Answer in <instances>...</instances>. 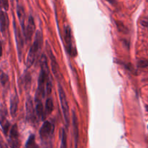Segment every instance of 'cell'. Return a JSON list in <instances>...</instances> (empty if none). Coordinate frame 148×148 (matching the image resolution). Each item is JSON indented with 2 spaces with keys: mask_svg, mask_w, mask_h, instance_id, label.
I'll return each mask as SVG.
<instances>
[{
  "mask_svg": "<svg viewBox=\"0 0 148 148\" xmlns=\"http://www.w3.org/2000/svg\"><path fill=\"white\" fill-rule=\"evenodd\" d=\"M14 31H15V42L17 45V49H18V58H19L20 61L21 60L23 54V39L22 34H21V30L19 29L15 22L14 21Z\"/></svg>",
  "mask_w": 148,
  "mask_h": 148,
  "instance_id": "obj_5",
  "label": "cell"
},
{
  "mask_svg": "<svg viewBox=\"0 0 148 148\" xmlns=\"http://www.w3.org/2000/svg\"><path fill=\"white\" fill-rule=\"evenodd\" d=\"M0 126L3 130L4 134L5 135H8L10 123L8 121V118H7L6 111L4 110H0Z\"/></svg>",
  "mask_w": 148,
  "mask_h": 148,
  "instance_id": "obj_9",
  "label": "cell"
},
{
  "mask_svg": "<svg viewBox=\"0 0 148 148\" xmlns=\"http://www.w3.org/2000/svg\"><path fill=\"white\" fill-rule=\"evenodd\" d=\"M58 92H59L60 100L61 107H62V113H63L65 121L67 125L69 124V106H68V100H67L66 95H65V92H64L63 88L62 87L60 84L58 86Z\"/></svg>",
  "mask_w": 148,
  "mask_h": 148,
  "instance_id": "obj_2",
  "label": "cell"
},
{
  "mask_svg": "<svg viewBox=\"0 0 148 148\" xmlns=\"http://www.w3.org/2000/svg\"><path fill=\"white\" fill-rule=\"evenodd\" d=\"M0 148H9L8 147V145L5 142V141L3 140L2 137L0 135Z\"/></svg>",
  "mask_w": 148,
  "mask_h": 148,
  "instance_id": "obj_23",
  "label": "cell"
},
{
  "mask_svg": "<svg viewBox=\"0 0 148 148\" xmlns=\"http://www.w3.org/2000/svg\"><path fill=\"white\" fill-rule=\"evenodd\" d=\"M117 25H118V27H119V29L121 31H122V32H125V31H123V29L126 31V27L123 26V24H122L121 23H117Z\"/></svg>",
  "mask_w": 148,
  "mask_h": 148,
  "instance_id": "obj_24",
  "label": "cell"
},
{
  "mask_svg": "<svg viewBox=\"0 0 148 148\" xmlns=\"http://www.w3.org/2000/svg\"><path fill=\"white\" fill-rule=\"evenodd\" d=\"M73 119V134H74V140H75V147L76 148L78 147L79 139V122H78L77 116L76 113L73 111L72 115Z\"/></svg>",
  "mask_w": 148,
  "mask_h": 148,
  "instance_id": "obj_10",
  "label": "cell"
},
{
  "mask_svg": "<svg viewBox=\"0 0 148 148\" xmlns=\"http://www.w3.org/2000/svg\"><path fill=\"white\" fill-rule=\"evenodd\" d=\"M25 148H39L36 142V138L34 134H31L27 140L25 144Z\"/></svg>",
  "mask_w": 148,
  "mask_h": 148,
  "instance_id": "obj_15",
  "label": "cell"
},
{
  "mask_svg": "<svg viewBox=\"0 0 148 148\" xmlns=\"http://www.w3.org/2000/svg\"><path fill=\"white\" fill-rule=\"evenodd\" d=\"M0 9L5 10V11L9 9V2L8 0H0Z\"/></svg>",
  "mask_w": 148,
  "mask_h": 148,
  "instance_id": "obj_21",
  "label": "cell"
},
{
  "mask_svg": "<svg viewBox=\"0 0 148 148\" xmlns=\"http://www.w3.org/2000/svg\"><path fill=\"white\" fill-rule=\"evenodd\" d=\"M42 42H43V36H42V32L39 31H37L35 36V39H34V44H33V45L30 48L28 56H27L26 67L28 68L32 66L33 64L34 63L37 52L42 47Z\"/></svg>",
  "mask_w": 148,
  "mask_h": 148,
  "instance_id": "obj_1",
  "label": "cell"
},
{
  "mask_svg": "<svg viewBox=\"0 0 148 148\" xmlns=\"http://www.w3.org/2000/svg\"><path fill=\"white\" fill-rule=\"evenodd\" d=\"M45 108H46V112L47 113L49 114L52 112L54 108V105L53 102H52V99L51 98H48L46 101V104H45Z\"/></svg>",
  "mask_w": 148,
  "mask_h": 148,
  "instance_id": "obj_18",
  "label": "cell"
},
{
  "mask_svg": "<svg viewBox=\"0 0 148 148\" xmlns=\"http://www.w3.org/2000/svg\"><path fill=\"white\" fill-rule=\"evenodd\" d=\"M9 25V18L8 15L5 11L0 10V30L5 34Z\"/></svg>",
  "mask_w": 148,
  "mask_h": 148,
  "instance_id": "obj_12",
  "label": "cell"
},
{
  "mask_svg": "<svg viewBox=\"0 0 148 148\" xmlns=\"http://www.w3.org/2000/svg\"><path fill=\"white\" fill-rule=\"evenodd\" d=\"M141 25L145 27H148V18L144 19L141 21Z\"/></svg>",
  "mask_w": 148,
  "mask_h": 148,
  "instance_id": "obj_25",
  "label": "cell"
},
{
  "mask_svg": "<svg viewBox=\"0 0 148 148\" xmlns=\"http://www.w3.org/2000/svg\"><path fill=\"white\" fill-rule=\"evenodd\" d=\"M65 41L68 47V52L72 57L76 55V50L73 47L72 43V35H71V29L70 26H66L65 28Z\"/></svg>",
  "mask_w": 148,
  "mask_h": 148,
  "instance_id": "obj_6",
  "label": "cell"
},
{
  "mask_svg": "<svg viewBox=\"0 0 148 148\" xmlns=\"http://www.w3.org/2000/svg\"><path fill=\"white\" fill-rule=\"evenodd\" d=\"M8 143L11 148H20L21 147L19 133H18V129L16 124H14L10 131Z\"/></svg>",
  "mask_w": 148,
  "mask_h": 148,
  "instance_id": "obj_3",
  "label": "cell"
},
{
  "mask_svg": "<svg viewBox=\"0 0 148 148\" xmlns=\"http://www.w3.org/2000/svg\"><path fill=\"white\" fill-rule=\"evenodd\" d=\"M36 112L37 116L42 119H45V112H44V107L42 102H37L36 107Z\"/></svg>",
  "mask_w": 148,
  "mask_h": 148,
  "instance_id": "obj_16",
  "label": "cell"
},
{
  "mask_svg": "<svg viewBox=\"0 0 148 148\" xmlns=\"http://www.w3.org/2000/svg\"><path fill=\"white\" fill-rule=\"evenodd\" d=\"M0 82L3 86H6L9 83V77L2 70H0Z\"/></svg>",
  "mask_w": 148,
  "mask_h": 148,
  "instance_id": "obj_17",
  "label": "cell"
},
{
  "mask_svg": "<svg viewBox=\"0 0 148 148\" xmlns=\"http://www.w3.org/2000/svg\"><path fill=\"white\" fill-rule=\"evenodd\" d=\"M17 13H18V19H19L20 23H21V25L22 27L23 31H24L25 30V10H24V8L22 6H20L18 5V8H17Z\"/></svg>",
  "mask_w": 148,
  "mask_h": 148,
  "instance_id": "obj_14",
  "label": "cell"
},
{
  "mask_svg": "<svg viewBox=\"0 0 148 148\" xmlns=\"http://www.w3.org/2000/svg\"><path fill=\"white\" fill-rule=\"evenodd\" d=\"M35 23H34V20L32 16H29L28 20V24H27L26 27L25 28V30L23 31L24 36L25 37L26 41H30L32 38V36L34 34V31H35Z\"/></svg>",
  "mask_w": 148,
  "mask_h": 148,
  "instance_id": "obj_8",
  "label": "cell"
},
{
  "mask_svg": "<svg viewBox=\"0 0 148 148\" xmlns=\"http://www.w3.org/2000/svg\"><path fill=\"white\" fill-rule=\"evenodd\" d=\"M137 66L139 68H144L148 67V60H141L137 62Z\"/></svg>",
  "mask_w": 148,
  "mask_h": 148,
  "instance_id": "obj_22",
  "label": "cell"
},
{
  "mask_svg": "<svg viewBox=\"0 0 148 148\" xmlns=\"http://www.w3.org/2000/svg\"><path fill=\"white\" fill-rule=\"evenodd\" d=\"M60 148H67V134L64 129H62V130H61Z\"/></svg>",
  "mask_w": 148,
  "mask_h": 148,
  "instance_id": "obj_19",
  "label": "cell"
},
{
  "mask_svg": "<svg viewBox=\"0 0 148 148\" xmlns=\"http://www.w3.org/2000/svg\"><path fill=\"white\" fill-rule=\"evenodd\" d=\"M23 83L24 85H25V89H28L30 87V84H31V76H30V74L28 73H25V75L24 76L23 78Z\"/></svg>",
  "mask_w": 148,
  "mask_h": 148,
  "instance_id": "obj_20",
  "label": "cell"
},
{
  "mask_svg": "<svg viewBox=\"0 0 148 148\" xmlns=\"http://www.w3.org/2000/svg\"><path fill=\"white\" fill-rule=\"evenodd\" d=\"M26 107V117L27 119L30 121H32L35 118L34 115V103H33V99L31 97H28L25 104Z\"/></svg>",
  "mask_w": 148,
  "mask_h": 148,
  "instance_id": "obj_11",
  "label": "cell"
},
{
  "mask_svg": "<svg viewBox=\"0 0 148 148\" xmlns=\"http://www.w3.org/2000/svg\"><path fill=\"white\" fill-rule=\"evenodd\" d=\"M53 125L50 122L45 121L41 127L40 131H39V134H40L41 138L43 140L47 139L48 137H49L53 133Z\"/></svg>",
  "mask_w": 148,
  "mask_h": 148,
  "instance_id": "obj_7",
  "label": "cell"
},
{
  "mask_svg": "<svg viewBox=\"0 0 148 148\" xmlns=\"http://www.w3.org/2000/svg\"><path fill=\"white\" fill-rule=\"evenodd\" d=\"M18 108V98L16 95H13L10 99V113L12 117L17 116Z\"/></svg>",
  "mask_w": 148,
  "mask_h": 148,
  "instance_id": "obj_13",
  "label": "cell"
},
{
  "mask_svg": "<svg viewBox=\"0 0 148 148\" xmlns=\"http://www.w3.org/2000/svg\"><path fill=\"white\" fill-rule=\"evenodd\" d=\"M47 53L49 55V59H50L51 61V67H52V72H53L55 77L58 79H60L62 76H61L60 72L59 65H58L56 58H55V55H54L53 52H52V49H51L50 47H49L48 43H47Z\"/></svg>",
  "mask_w": 148,
  "mask_h": 148,
  "instance_id": "obj_4",
  "label": "cell"
},
{
  "mask_svg": "<svg viewBox=\"0 0 148 148\" xmlns=\"http://www.w3.org/2000/svg\"><path fill=\"white\" fill-rule=\"evenodd\" d=\"M2 55V43L0 42V57Z\"/></svg>",
  "mask_w": 148,
  "mask_h": 148,
  "instance_id": "obj_26",
  "label": "cell"
}]
</instances>
